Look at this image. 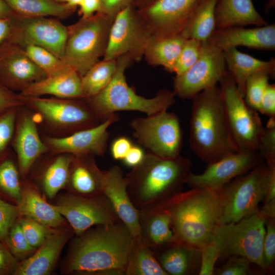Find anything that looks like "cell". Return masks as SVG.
<instances>
[{"label": "cell", "instance_id": "obj_21", "mask_svg": "<svg viewBox=\"0 0 275 275\" xmlns=\"http://www.w3.org/2000/svg\"><path fill=\"white\" fill-rule=\"evenodd\" d=\"M102 193L133 238H140L139 210L131 200L123 171L118 166H113L105 171Z\"/></svg>", "mask_w": 275, "mask_h": 275}, {"label": "cell", "instance_id": "obj_57", "mask_svg": "<svg viewBox=\"0 0 275 275\" xmlns=\"http://www.w3.org/2000/svg\"><path fill=\"white\" fill-rule=\"evenodd\" d=\"M15 14L4 0H0V17H11Z\"/></svg>", "mask_w": 275, "mask_h": 275}, {"label": "cell", "instance_id": "obj_5", "mask_svg": "<svg viewBox=\"0 0 275 275\" xmlns=\"http://www.w3.org/2000/svg\"><path fill=\"white\" fill-rule=\"evenodd\" d=\"M117 69L109 84L100 93L87 99L96 115L105 120L118 111H135L152 116L172 106L175 94L168 90H160L156 95L147 98L138 95L126 80L125 71L131 61L123 56L117 60Z\"/></svg>", "mask_w": 275, "mask_h": 275}, {"label": "cell", "instance_id": "obj_48", "mask_svg": "<svg viewBox=\"0 0 275 275\" xmlns=\"http://www.w3.org/2000/svg\"><path fill=\"white\" fill-rule=\"evenodd\" d=\"M221 251L218 246L211 242L201 249V263L199 274L212 275L216 262L220 258Z\"/></svg>", "mask_w": 275, "mask_h": 275}, {"label": "cell", "instance_id": "obj_43", "mask_svg": "<svg viewBox=\"0 0 275 275\" xmlns=\"http://www.w3.org/2000/svg\"><path fill=\"white\" fill-rule=\"evenodd\" d=\"M202 42L193 38L187 39L182 47L173 72L179 75L189 69L200 55Z\"/></svg>", "mask_w": 275, "mask_h": 275}, {"label": "cell", "instance_id": "obj_50", "mask_svg": "<svg viewBox=\"0 0 275 275\" xmlns=\"http://www.w3.org/2000/svg\"><path fill=\"white\" fill-rule=\"evenodd\" d=\"M135 0H101L97 13L104 14L114 19L116 16L125 8L132 6Z\"/></svg>", "mask_w": 275, "mask_h": 275}, {"label": "cell", "instance_id": "obj_31", "mask_svg": "<svg viewBox=\"0 0 275 275\" xmlns=\"http://www.w3.org/2000/svg\"><path fill=\"white\" fill-rule=\"evenodd\" d=\"M187 39L181 33L162 37L153 36L144 56L151 65L162 66L167 71L173 72L178 57Z\"/></svg>", "mask_w": 275, "mask_h": 275}, {"label": "cell", "instance_id": "obj_14", "mask_svg": "<svg viewBox=\"0 0 275 275\" xmlns=\"http://www.w3.org/2000/svg\"><path fill=\"white\" fill-rule=\"evenodd\" d=\"M12 29L7 41L21 46L34 44L48 50L63 60L67 26L58 18L50 17H27L15 14Z\"/></svg>", "mask_w": 275, "mask_h": 275}, {"label": "cell", "instance_id": "obj_34", "mask_svg": "<svg viewBox=\"0 0 275 275\" xmlns=\"http://www.w3.org/2000/svg\"><path fill=\"white\" fill-rule=\"evenodd\" d=\"M125 275H168L154 252L140 238H133L129 250Z\"/></svg>", "mask_w": 275, "mask_h": 275}, {"label": "cell", "instance_id": "obj_45", "mask_svg": "<svg viewBox=\"0 0 275 275\" xmlns=\"http://www.w3.org/2000/svg\"><path fill=\"white\" fill-rule=\"evenodd\" d=\"M265 233L263 244L264 263L266 272L273 269L275 259V219L265 218Z\"/></svg>", "mask_w": 275, "mask_h": 275}, {"label": "cell", "instance_id": "obj_29", "mask_svg": "<svg viewBox=\"0 0 275 275\" xmlns=\"http://www.w3.org/2000/svg\"><path fill=\"white\" fill-rule=\"evenodd\" d=\"M215 15L216 29L268 24L256 9L252 0H218Z\"/></svg>", "mask_w": 275, "mask_h": 275}, {"label": "cell", "instance_id": "obj_36", "mask_svg": "<svg viewBox=\"0 0 275 275\" xmlns=\"http://www.w3.org/2000/svg\"><path fill=\"white\" fill-rule=\"evenodd\" d=\"M117 69L116 60L97 62L81 77L82 90L86 99L102 91L111 82Z\"/></svg>", "mask_w": 275, "mask_h": 275}, {"label": "cell", "instance_id": "obj_33", "mask_svg": "<svg viewBox=\"0 0 275 275\" xmlns=\"http://www.w3.org/2000/svg\"><path fill=\"white\" fill-rule=\"evenodd\" d=\"M17 15L27 17H51L65 19L76 7L52 0H4Z\"/></svg>", "mask_w": 275, "mask_h": 275}, {"label": "cell", "instance_id": "obj_7", "mask_svg": "<svg viewBox=\"0 0 275 275\" xmlns=\"http://www.w3.org/2000/svg\"><path fill=\"white\" fill-rule=\"evenodd\" d=\"M274 171L262 161L222 187L221 224L237 222L258 210Z\"/></svg>", "mask_w": 275, "mask_h": 275}, {"label": "cell", "instance_id": "obj_47", "mask_svg": "<svg viewBox=\"0 0 275 275\" xmlns=\"http://www.w3.org/2000/svg\"><path fill=\"white\" fill-rule=\"evenodd\" d=\"M252 263L245 258L231 256L227 261L221 267L215 269L213 274L218 275H248L252 274Z\"/></svg>", "mask_w": 275, "mask_h": 275}, {"label": "cell", "instance_id": "obj_49", "mask_svg": "<svg viewBox=\"0 0 275 275\" xmlns=\"http://www.w3.org/2000/svg\"><path fill=\"white\" fill-rule=\"evenodd\" d=\"M24 105L21 96L0 84V114Z\"/></svg>", "mask_w": 275, "mask_h": 275}, {"label": "cell", "instance_id": "obj_19", "mask_svg": "<svg viewBox=\"0 0 275 275\" xmlns=\"http://www.w3.org/2000/svg\"><path fill=\"white\" fill-rule=\"evenodd\" d=\"M46 76L21 46L8 41L0 46V84L4 87L20 93Z\"/></svg>", "mask_w": 275, "mask_h": 275}, {"label": "cell", "instance_id": "obj_27", "mask_svg": "<svg viewBox=\"0 0 275 275\" xmlns=\"http://www.w3.org/2000/svg\"><path fill=\"white\" fill-rule=\"evenodd\" d=\"M19 216H25L50 228L67 226L66 220L54 206L40 195L35 186L26 181L22 184L21 199L16 204Z\"/></svg>", "mask_w": 275, "mask_h": 275}, {"label": "cell", "instance_id": "obj_15", "mask_svg": "<svg viewBox=\"0 0 275 275\" xmlns=\"http://www.w3.org/2000/svg\"><path fill=\"white\" fill-rule=\"evenodd\" d=\"M54 206L75 236L95 226L121 221L103 193L92 197L65 194L59 197Z\"/></svg>", "mask_w": 275, "mask_h": 275}, {"label": "cell", "instance_id": "obj_24", "mask_svg": "<svg viewBox=\"0 0 275 275\" xmlns=\"http://www.w3.org/2000/svg\"><path fill=\"white\" fill-rule=\"evenodd\" d=\"M140 238L153 252L175 241L168 212L160 204L139 209Z\"/></svg>", "mask_w": 275, "mask_h": 275}, {"label": "cell", "instance_id": "obj_58", "mask_svg": "<svg viewBox=\"0 0 275 275\" xmlns=\"http://www.w3.org/2000/svg\"><path fill=\"white\" fill-rule=\"evenodd\" d=\"M154 1L155 0H135L133 3L132 6L134 8H137V9L138 8V9H140L147 6Z\"/></svg>", "mask_w": 275, "mask_h": 275}, {"label": "cell", "instance_id": "obj_30", "mask_svg": "<svg viewBox=\"0 0 275 275\" xmlns=\"http://www.w3.org/2000/svg\"><path fill=\"white\" fill-rule=\"evenodd\" d=\"M223 51L227 69L234 79L243 97L246 81L252 74L264 71L267 72L272 78L274 77V58L269 61L261 60L240 51L236 47L229 48Z\"/></svg>", "mask_w": 275, "mask_h": 275}, {"label": "cell", "instance_id": "obj_28", "mask_svg": "<svg viewBox=\"0 0 275 275\" xmlns=\"http://www.w3.org/2000/svg\"><path fill=\"white\" fill-rule=\"evenodd\" d=\"M201 249L174 241L154 252L168 275L199 274Z\"/></svg>", "mask_w": 275, "mask_h": 275}, {"label": "cell", "instance_id": "obj_3", "mask_svg": "<svg viewBox=\"0 0 275 275\" xmlns=\"http://www.w3.org/2000/svg\"><path fill=\"white\" fill-rule=\"evenodd\" d=\"M192 99L189 144L196 155L209 164L237 152L229 129L219 87H210Z\"/></svg>", "mask_w": 275, "mask_h": 275}, {"label": "cell", "instance_id": "obj_16", "mask_svg": "<svg viewBox=\"0 0 275 275\" xmlns=\"http://www.w3.org/2000/svg\"><path fill=\"white\" fill-rule=\"evenodd\" d=\"M263 158L258 151H237L208 164L201 174L191 173L185 184L191 188L220 189L237 177L249 172Z\"/></svg>", "mask_w": 275, "mask_h": 275}, {"label": "cell", "instance_id": "obj_54", "mask_svg": "<svg viewBox=\"0 0 275 275\" xmlns=\"http://www.w3.org/2000/svg\"><path fill=\"white\" fill-rule=\"evenodd\" d=\"M101 0H82L79 5V14L82 18L92 16L99 11Z\"/></svg>", "mask_w": 275, "mask_h": 275}, {"label": "cell", "instance_id": "obj_10", "mask_svg": "<svg viewBox=\"0 0 275 275\" xmlns=\"http://www.w3.org/2000/svg\"><path fill=\"white\" fill-rule=\"evenodd\" d=\"M24 105L32 109L51 128L73 132L95 126L104 120L89 102L78 99L22 96Z\"/></svg>", "mask_w": 275, "mask_h": 275}, {"label": "cell", "instance_id": "obj_11", "mask_svg": "<svg viewBox=\"0 0 275 275\" xmlns=\"http://www.w3.org/2000/svg\"><path fill=\"white\" fill-rule=\"evenodd\" d=\"M153 36L138 11L129 6L114 18L103 59L116 60L127 56L131 60L139 61Z\"/></svg>", "mask_w": 275, "mask_h": 275}, {"label": "cell", "instance_id": "obj_25", "mask_svg": "<svg viewBox=\"0 0 275 275\" xmlns=\"http://www.w3.org/2000/svg\"><path fill=\"white\" fill-rule=\"evenodd\" d=\"M24 97L51 95L66 99H85L81 76L70 68L63 72L46 76L19 93Z\"/></svg>", "mask_w": 275, "mask_h": 275}, {"label": "cell", "instance_id": "obj_13", "mask_svg": "<svg viewBox=\"0 0 275 275\" xmlns=\"http://www.w3.org/2000/svg\"><path fill=\"white\" fill-rule=\"evenodd\" d=\"M227 71L224 51L209 41L202 42L195 63L174 78L175 95L192 99L201 92L217 85Z\"/></svg>", "mask_w": 275, "mask_h": 275}, {"label": "cell", "instance_id": "obj_56", "mask_svg": "<svg viewBox=\"0 0 275 275\" xmlns=\"http://www.w3.org/2000/svg\"><path fill=\"white\" fill-rule=\"evenodd\" d=\"M11 17H0V46L7 41L9 37L12 29Z\"/></svg>", "mask_w": 275, "mask_h": 275}, {"label": "cell", "instance_id": "obj_51", "mask_svg": "<svg viewBox=\"0 0 275 275\" xmlns=\"http://www.w3.org/2000/svg\"><path fill=\"white\" fill-rule=\"evenodd\" d=\"M18 261L0 240V275L13 274Z\"/></svg>", "mask_w": 275, "mask_h": 275}, {"label": "cell", "instance_id": "obj_59", "mask_svg": "<svg viewBox=\"0 0 275 275\" xmlns=\"http://www.w3.org/2000/svg\"><path fill=\"white\" fill-rule=\"evenodd\" d=\"M59 3L67 4L70 6L77 7L79 6L82 0H52Z\"/></svg>", "mask_w": 275, "mask_h": 275}, {"label": "cell", "instance_id": "obj_8", "mask_svg": "<svg viewBox=\"0 0 275 275\" xmlns=\"http://www.w3.org/2000/svg\"><path fill=\"white\" fill-rule=\"evenodd\" d=\"M265 233V218L258 209L237 222L218 226L211 242L219 248L220 257L241 256L266 272L263 255Z\"/></svg>", "mask_w": 275, "mask_h": 275}, {"label": "cell", "instance_id": "obj_40", "mask_svg": "<svg viewBox=\"0 0 275 275\" xmlns=\"http://www.w3.org/2000/svg\"><path fill=\"white\" fill-rule=\"evenodd\" d=\"M5 244L18 261L26 259L36 250L27 241L17 219L9 231Z\"/></svg>", "mask_w": 275, "mask_h": 275}, {"label": "cell", "instance_id": "obj_41", "mask_svg": "<svg viewBox=\"0 0 275 275\" xmlns=\"http://www.w3.org/2000/svg\"><path fill=\"white\" fill-rule=\"evenodd\" d=\"M19 107L12 108L0 114V161L10 152L9 146L13 139Z\"/></svg>", "mask_w": 275, "mask_h": 275}, {"label": "cell", "instance_id": "obj_55", "mask_svg": "<svg viewBox=\"0 0 275 275\" xmlns=\"http://www.w3.org/2000/svg\"><path fill=\"white\" fill-rule=\"evenodd\" d=\"M145 155L140 147L132 145L123 160L126 165L133 168L142 162Z\"/></svg>", "mask_w": 275, "mask_h": 275}, {"label": "cell", "instance_id": "obj_39", "mask_svg": "<svg viewBox=\"0 0 275 275\" xmlns=\"http://www.w3.org/2000/svg\"><path fill=\"white\" fill-rule=\"evenodd\" d=\"M270 77L267 72L261 71L252 74L246 81L244 99L250 107L256 111H259L262 96Z\"/></svg>", "mask_w": 275, "mask_h": 275}, {"label": "cell", "instance_id": "obj_42", "mask_svg": "<svg viewBox=\"0 0 275 275\" xmlns=\"http://www.w3.org/2000/svg\"><path fill=\"white\" fill-rule=\"evenodd\" d=\"M17 220L27 241L36 249L44 242L49 235L57 230L46 227L25 216H19Z\"/></svg>", "mask_w": 275, "mask_h": 275}, {"label": "cell", "instance_id": "obj_37", "mask_svg": "<svg viewBox=\"0 0 275 275\" xmlns=\"http://www.w3.org/2000/svg\"><path fill=\"white\" fill-rule=\"evenodd\" d=\"M18 166L10 152L0 161V198L17 204L21 197L22 184Z\"/></svg>", "mask_w": 275, "mask_h": 275}, {"label": "cell", "instance_id": "obj_44", "mask_svg": "<svg viewBox=\"0 0 275 275\" xmlns=\"http://www.w3.org/2000/svg\"><path fill=\"white\" fill-rule=\"evenodd\" d=\"M258 151L269 168L275 167V117H270L261 135Z\"/></svg>", "mask_w": 275, "mask_h": 275}, {"label": "cell", "instance_id": "obj_38", "mask_svg": "<svg viewBox=\"0 0 275 275\" xmlns=\"http://www.w3.org/2000/svg\"><path fill=\"white\" fill-rule=\"evenodd\" d=\"M21 47L46 76L56 74L71 68L63 60L45 48L34 44H26Z\"/></svg>", "mask_w": 275, "mask_h": 275}, {"label": "cell", "instance_id": "obj_26", "mask_svg": "<svg viewBox=\"0 0 275 275\" xmlns=\"http://www.w3.org/2000/svg\"><path fill=\"white\" fill-rule=\"evenodd\" d=\"M93 155L73 156L67 187L69 193L84 197L102 193L105 171L97 167Z\"/></svg>", "mask_w": 275, "mask_h": 275}, {"label": "cell", "instance_id": "obj_18", "mask_svg": "<svg viewBox=\"0 0 275 275\" xmlns=\"http://www.w3.org/2000/svg\"><path fill=\"white\" fill-rule=\"evenodd\" d=\"M118 119L114 113L99 124L76 131L62 137L46 136L44 142L49 150L59 154L75 156H101L106 152L109 137L108 128Z\"/></svg>", "mask_w": 275, "mask_h": 275}, {"label": "cell", "instance_id": "obj_17", "mask_svg": "<svg viewBox=\"0 0 275 275\" xmlns=\"http://www.w3.org/2000/svg\"><path fill=\"white\" fill-rule=\"evenodd\" d=\"M200 0H155L137 9L155 37L182 32Z\"/></svg>", "mask_w": 275, "mask_h": 275}, {"label": "cell", "instance_id": "obj_23", "mask_svg": "<svg viewBox=\"0 0 275 275\" xmlns=\"http://www.w3.org/2000/svg\"><path fill=\"white\" fill-rule=\"evenodd\" d=\"M74 233L72 228L51 233L30 257L18 261L13 275H47L53 269L61 251Z\"/></svg>", "mask_w": 275, "mask_h": 275}, {"label": "cell", "instance_id": "obj_52", "mask_svg": "<svg viewBox=\"0 0 275 275\" xmlns=\"http://www.w3.org/2000/svg\"><path fill=\"white\" fill-rule=\"evenodd\" d=\"M269 118L275 117V85L268 84L262 96L259 111Z\"/></svg>", "mask_w": 275, "mask_h": 275}, {"label": "cell", "instance_id": "obj_4", "mask_svg": "<svg viewBox=\"0 0 275 275\" xmlns=\"http://www.w3.org/2000/svg\"><path fill=\"white\" fill-rule=\"evenodd\" d=\"M191 161L180 155L166 158L149 152L124 176L133 204L139 210L161 203L181 191L191 173Z\"/></svg>", "mask_w": 275, "mask_h": 275}, {"label": "cell", "instance_id": "obj_20", "mask_svg": "<svg viewBox=\"0 0 275 275\" xmlns=\"http://www.w3.org/2000/svg\"><path fill=\"white\" fill-rule=\"evenodd\" d=\"M19 108L11 145L20 175L25 176L36 160L49 149L39 135L35 116Z\"/></svg>", "mask_w": 275, "mask_h": 275}, {"label": "cell", "instance_id": "obj_9", "mask_svg": "<svg viewBox=\"0 0 275 275\" xmlns=\"http://www.w3.org/2000/svg\"><path fill=\"white\" fill-rule=\"evenodd\" d=\"M219 83L227 124L237 151H258L264 128L259 115L246 104L228 70Z\"/></svg>", "mask_w": 275, "mask_h": 275}, {"label": "cell", "instance_id": "obj_60", "mask_svg": "<svg viewBox=\"0 0 275 275\" xmlns=\"http://www.w3.org/2000/svg\"><path fill=\"white\" fill-rule=\"evenodd\" d=\"M274 3V0H269V1L267 3V5H266V8L267 9L269 10L271 7H273V4Z\"/></svg>", "mask_w": 275, "mask_h": 275}, {"label": "cell", "instance_id": "obj_35", "mask_svg": "<svg viewBox=\"0 0 275 275\" xmlns=\"http://www.w3.org/2000/svg\"><path fill=\"white\" fill-rule=\"evenodd\" d=\"M44 168L40 177L42 189L46 196L53 198L67 185L73 155L59 154Z\"/></svg>", "mask_w": 275, "mask_h": 275}, {"label": "cell", "instance_id": "obj_32", "mask_svg": "<svg viewBox=\"0 0 275 275\" xmlns=\"http://www.w3.org/2000/svg\"><path fill=\"white\" fill-rule=\"evenodd\" d=\"M218 0H200L181 33L186 38L208 41L216 29L215 11Z\"/></svg>", "mask_w": 275, "mask_h": 275}, {"label": "cell", "instance_id": "obj_22", "mask_svg": "<svg viewBox=\"0 0 275 275\" xmlns=\"http://www.w3.org/2000/svg\"><path fill=\"white\" fill-rule=\"evenodd\" d=\"M223 50L243 46L257 50H275L274 23L254 28L235 26L216 29L208 40Z\"/></svg>", "mask_w": 275, "mask_h": 275}, {"label": "cell", "instance_id": "obj_53", "mask_svg": "<svg viewBox=\"0 0 275 275\" xmlns=\"http://www.w3.org/2000/svg\"><path fill=\"white\" fill-rule=\"evenodd\" d=\"M132 146L130 141L126 137L116 139L111 146V153L116 160H123Z\"/></svg>", "mask_w": 275, "mask_h": 275}, {"label": "cell", "instance_id": "obj_12", "mask_svg": "<svg viewBox=\"0 0 275 275\" xmlns=\"http://www.w3.org/2000/svg\"><path fill=\"white\" fill-rule=\"evenodd\" d=\"M133 135L149 152L173 158L180 155L182 135L180 122L174 113L163 111L146 118H138L131 123Z\"/></svg>", "mask_w": 275, "mask_h": 275}, {"label": "cell", "instance_id": "obj_2", "mask_svg": "<svg viewBox=\"0 0 275 275\" xmlns=\"http://www.w3.org/2000/svg\"><path fill=\"white\" fill-rule=\"evenodd\" d=\"M222 188L195 187L159 203L170 215L175 241L201 249L222 220Z\"/></svg>", "mask_w": 275, "mask_h": 275}, {"label": "cell", "instance_id": "obj_6", "mask_svg": "<svg viewBox=\"0 0 275 275\" xmlns=\"http://www.w3.org/2000/svg\"><path fill=\"white\" fill-rule=\"evenodd\" d=\"M113 20L96 13L67 26L63 60L81 77L103 57Z\"/></svg>", "mask_w": 275, "mask_h": 275}, {"label": "cell", "instance_id": "obj_46", "mask_svg": "<svg viewBox=\"0 0 275 275\" xmlns=\"http://www.w3.org/2000/svg\"><path fill=\"white\" fill-rule=\"evenodd\" d=\"M19 216L17 205L0 198V240L5 244L11 227Z\"/></svg>", "mask_w": 275, "mask_h": 275}, {"label": "cell", "instance_id": "obj_1", "mask_svg": "<svg viewBox=\"0 0 275 275\" xmlns=\"http://www.w3.org/2000/svg\"><path fill=\"white\" fill-rule=\"evenodd\" d=\"M133 237L119 221L93 226L72 240L66 256L64 273L125 275Z\"/></svg>", "mask_w": 275, "mask_h": 275}]
</instances>
